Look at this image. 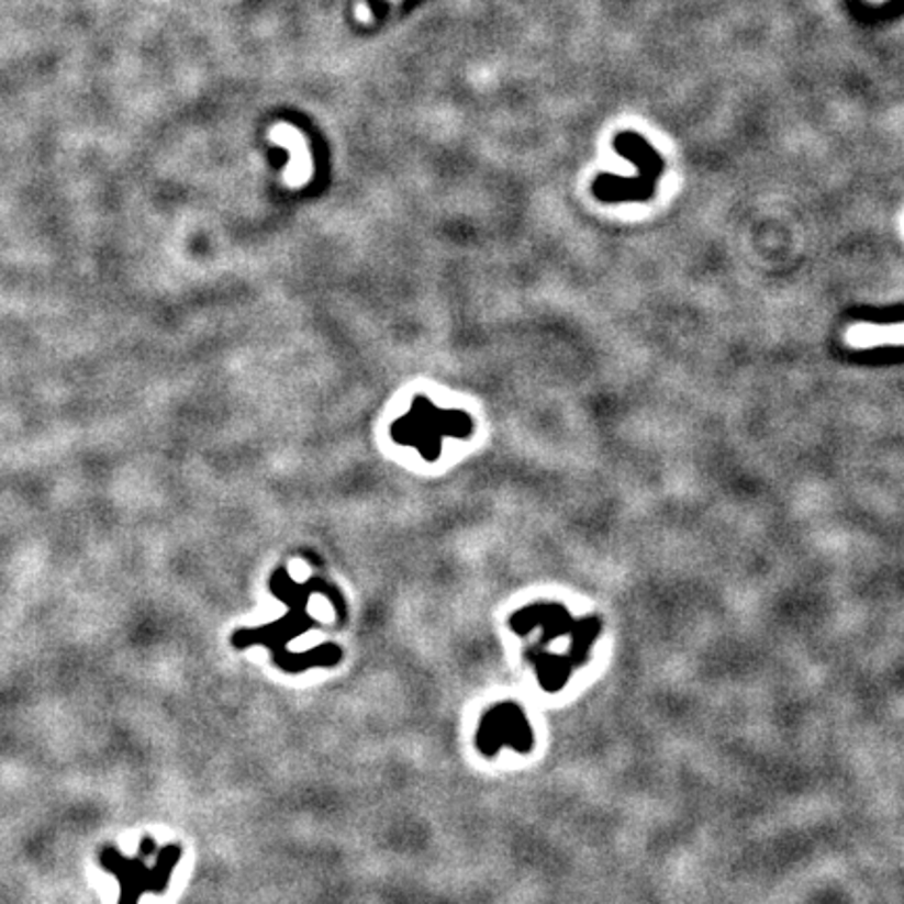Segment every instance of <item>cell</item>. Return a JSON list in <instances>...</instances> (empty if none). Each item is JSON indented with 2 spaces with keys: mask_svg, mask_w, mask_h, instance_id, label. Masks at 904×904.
<instances>
[{
  "mask_svg": "<svg viewBox=\"0 0 904 904\" xmlns=\"http://www.w3.org/2000/svg\"><path fill=\"white\" fill-rule=\"evenodd\" d=\"M618 154L639 166V177L622 178L601 175L593 182V196L605 203L616 201H645L656 196V185L662 175V157L651 149L639 134L624 133L616 136Z\"/></svg>",
  "mask_w": 904,
  "mask_h": 904,
  "instance_id": "6da1fadb",
  "label": "cell"
},
{
  "mask_svg": "<svg viewBox=\"0 0 904 904\" xmlns=\"http://www.w3.org/2000/svg\"><path fill=\"white\" fill-rule=\"evenodd\" d=\"M143 859H126L120 850L111 846L99 852V864L120 882L122 894H120L118 904H138V899L147 892L161 894L166 885L170 883L172 869L177 867L178 859H180V848L177 846L164 848L157 857L154 869H149Z\"/></svg>",
  "mask_w": 904,
  "mask_h": 904,
  "instance_id": "7a4b0ae2",
  "label": "cell"
},
{
  "mask_svg": "<svg viewBox=\"0 0 904 904\" xmlns=\"http://www.w3.org/2000/svg\"><path fill=\"white\" fill-rule=\"evenodd\" d=\"M852 360H857L860 365H896V362H904V346L859 350L852 354Z\"/></svg>",
  "mask_w": 904,
  "mask_h": 904,
  "instance_id": "3957f363",
  "label": "cell"
},
{
  "mask_svg": "<svg viewBox=\"0 0 904 904\" xmlns=\"http://www.w3.org/2000/svg\"><path fill=\"white\" fill-rule=\"evenodd\" d=\"M860 323H873V325H899L904 323V306H892V309H859L852 312Z\"/></svg>",
  "mask_w": 904,
  "mask_h": 904,
  "instance_id": "277c9868",
  "label": "cell"
},
{
  "mask_svg": "<svg viewBox=\"0 0 904 904\" xmlns=\"http://www.w3.org/2000/svg\"><path fill=\"white\" fill-rule=\"evenodd\" d=\"M367 2H369V9L376 18H383L388 13V7L383 4V0H367Z\"/></svg>",
  "mask_w": 904,
  "mask_h": 904,
  "instance_id": "5b68a950",
  "label": "cell"
}]
</instances>
